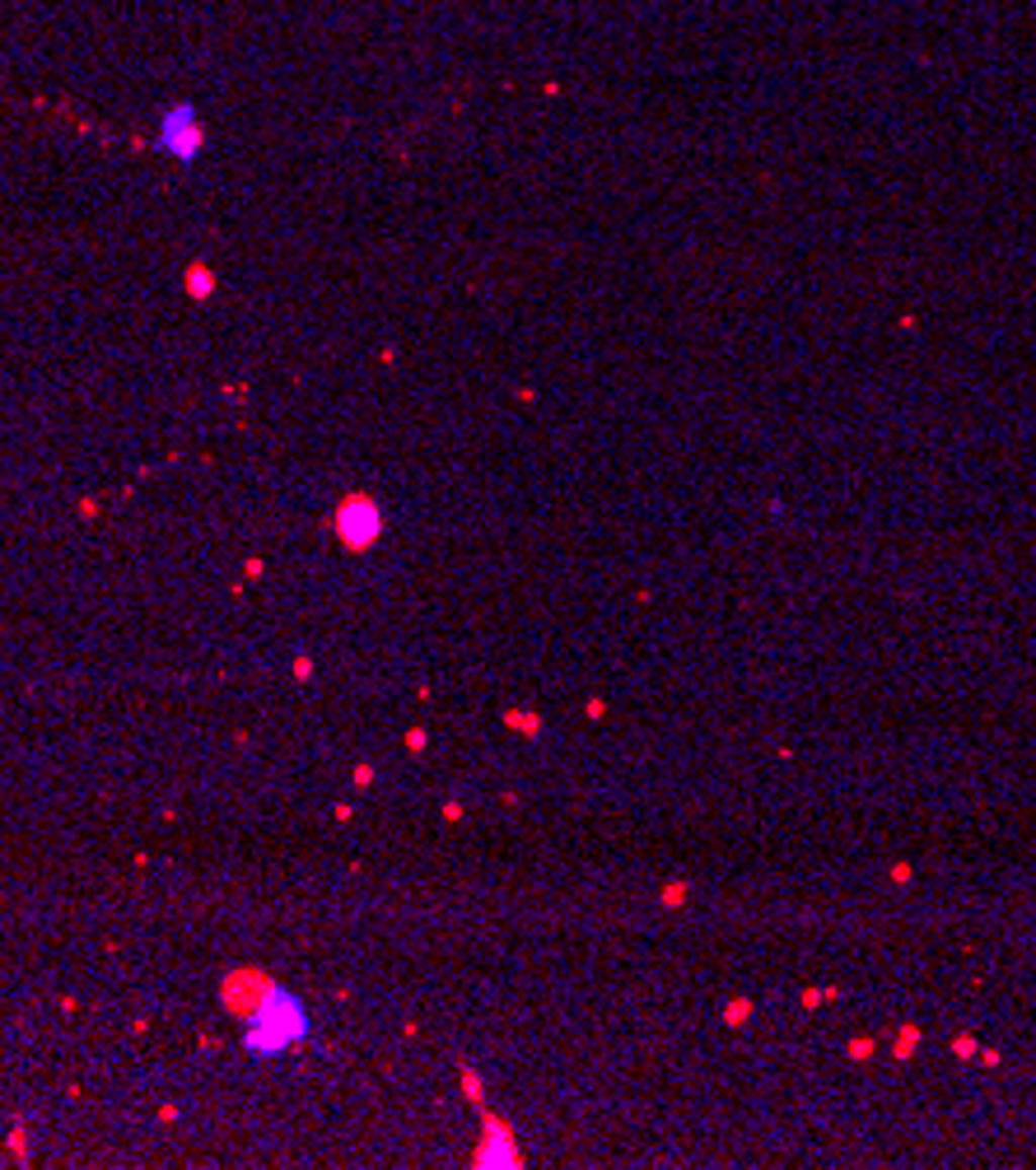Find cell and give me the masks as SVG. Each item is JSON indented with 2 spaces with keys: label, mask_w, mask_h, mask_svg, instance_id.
<instances>
[{
  "label": "cell",
  "mask_w": 1036,
  "mask_h": 1170,
  "mask_svg": "<svg viewBox=\"0 0 1036 1170\" xmlns=\"http://www.w3.org/2000/svg\"><path fill=\"white\" fill-rule=\"evenodd\" d=\"M248 1031H244V1045L253 1054H262V1059H276V1054H285L290 1045H299V1040L313 1036V1021H308V1007L294 993L276 989V984H262V993H257V1002L244 1012Z\"/></svg>",
  "instance_id": "1"
},
{
  "label": "cell",
  "mask_w": 1036,
  "mask_h": 1170,
  "mask_svg": "<svg viewBox=\"0 0 1036 1170\" xmlns=\"http://www.w3.org/2000/svg\"><path fill=\"white\" fill-rule=\"evenodd\" d=\"M155 140H159V150H164V155L192 164V159L201 155V145H206V126H201V117H196L192 103H173V108L159 117Z\"/></svg>",
  "instance_id": "2"
},
{
  "label": "cell",
  "mask_w": 1036,
  "mask_h": 1170,
  "mask_svg": "<svg viewBox=\"0 0 1036 1170\" xmlns=\"http://www.w3.org/2000/svg\"><path fill=\"white\" fill-rule=\"evenodd\" d=\"M378 527H383V513L369 495H346L337 508V537H342L351 551H365L378 542Z\"/></svg>",
  "instance_id": "3"
},
{
  "label": "cell",
  "mask_w": 1036,
  "mask_h": 1170,
  "mask_svg": "<svg viewBox=\"0 0 1036 1170\" xmlns=\"http://www.w3.org/2000/svg\"><path fill=\"white\" fill-rule=\"evenodd\" d=\"M476 1166H524V1157H519V1147H513V1138L504 1134L500 1124L490 1119V1143L486 1147H476Z\"/></svg>",
  "instance_id": "4"
},
{
  "label": "cell",
  "mask_w": 1036,
  "mask_h": 1170,
  "mask_svg": "<svg viewBox=\"0 0 1036 1170\" xmlns=\"http://www.w3.org/2000/svg\"><path fill=\"white\" fill-rule=\"evenodd\" d=\"M210 285H215V280H210V271H201V266L187 276V290H192V294H210Z\"/></svg>",
  "instance_id": "5"
}]
</instances>
